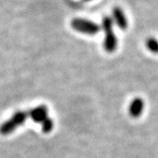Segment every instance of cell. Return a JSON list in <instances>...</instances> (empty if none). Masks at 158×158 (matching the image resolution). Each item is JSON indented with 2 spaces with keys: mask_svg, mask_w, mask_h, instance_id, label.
<instances>
[{
  "mask_svg": "<svg viewBox=\"0 0 158 158\" xmlns=\"http://www.w3.org/2000/svg\"><path fill=\"white\" fill-rule=\"evenodd\" d=\"M146 47L153 54H158V40L155 37H149L146 40Z\"/></svg>",
  "mask_w": 158,
  "mask_h": 158,
  "instance_id": "obj_7",
  "label": "cell"
},
{
  "mask_svg": "<svg viewBox=\"0 0 158 158\" xmlns=\"http://www.w3.org/2000/svg\"><path fill=\"white\" fill-rule=\"evenodd\" d=\"M70 26L73 30L86 35H95L98 34L101 29L98 24L83 18L73 19L70 22Z\"/></svg>",
  "mask_w": 158,
  "mask_h": 158,
  "instance_id": "obj_3",
  "label": "cell"
},
{
  "mask_svg": "<svg viewBox=\"0 0 158 158\" xmlns=\"http://www.w3.org/2000/svg\"><path fill=\"white\" fill-rule=\"evenodd\" d=\"M28 116L35 123L41 124L48 116V108L46 105H40L28 111Z\"/></svg>",
  "mask_w": 158,
  "mask_h": 158,
  "instance_id": "obj_4",
  "label": "cell"
},
{
  "mask_svg": "<svg viewBox=\"0 0 158 158\" xmlns=\"http://www.w3.org/2000/svg\"><path fill=\"white\" fill-rule=\"evenodd\" d=\"M41 130L44 134H49L52 130L54 129L55 127V122L54 119L50 117H48L45 120L41 123Z\"/></svg>",
  "mask_w": 158,
  "mask_h": 158,
  "instance_id": "obj_8",
  "label": "cell"
},
{
  "mask_svg": "<svg viewBox=\"0 0 158 158\" xmlns=\"http://www.w3.org/2000/svg\"><path fill=\"white\" fill-rule=\"evenodd\" d=\"M28 112L18 111L10 118L0 125V134L2 135H9L19 127H21L28 118Z\"/></svg>",
  "mask_w": 158,
  "mask_h": 158,
  "instance_id": "obj_2",
  "label": "cell"
},
{
  "mask_svg": "<svg viewBox=\"0 0 158 158\" xmlns=\"http://www.w3.org/2000/svg\"><path fill=\"white\" fill-rule=\"evenodd\" d=\"M113 19L110 16H104L102 19L101 27L105 34L103 46L107 53H113L118 48V38L113 31Z\"/></svg>",
  "mask_w": 158,
  "mask_h": 158,
  "instance_id": "obj_1",
  "label": "cell"
},
{
  "mask_svg": "<svg viewBox=\"0 0 158 158\" xmlns=\"http://www.w3.org/2000/svg\"><path fill=\"white\" fill-rule=\"evenodd\" d=\"M84 1H85V2H89V1H91V0H84Z\"/></svg>",
  "mask_w": 158,
  "mask_h": 158,
  "instance_id": "obj_9",
  "label": "cell"
},
{
  "mask_svg": "<svg viewBox=\"0 0 158 158\" xmlns=\"http://www.w3.org/2000/svg\"><path fill=\"white\" fill-rule=\"evenodd\" d=\"M145 107V103L141 98H135L129 105L128 113L132 118L140 117Z\"/></svg>",
  "mask_w": 158,
  "mask_h": 158,
  "instance_id": "obj_6",
  "label": "cell"
},
{
  "mask_svg": "<svg viewBox=\"0 0 158 158\" xmlns=\"http://www.w3.org/2000/svg\"><path fill=\"white\" fill-rule=\"evenodd\" d=\"M113 22L115 23L118 27L121 30H127L128 27V22L127 19L125 14L124 11L119 7V6H115L113 9Z\"/></svg>",
  "mask_w": 158,
  "mask_h": 158,
  "instance_id": "obj_5",
  "label": "cell"
}]
</instances>
